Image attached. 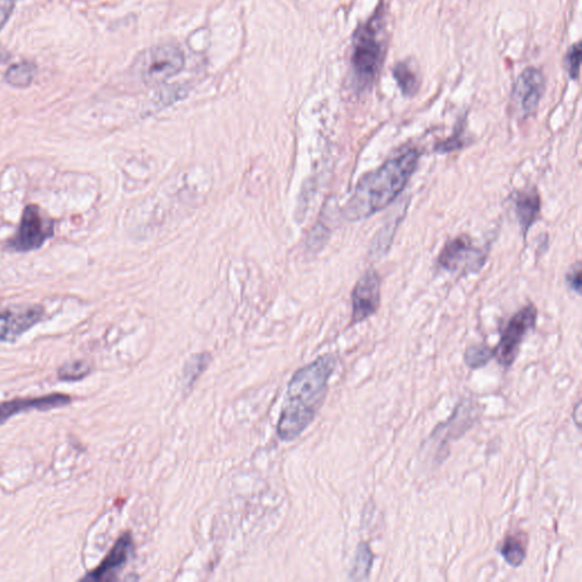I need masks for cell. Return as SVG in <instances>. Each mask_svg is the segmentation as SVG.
<instances>
[{
    "label": "cell",
    "instance_id": "ac0fdd59",
    "mask_svg": "<svg viewBox=\"0 0 582 582\" xmlns=\"http://www.w3.org/2000/svg\"><path fill=\"white\" fill-rule=\"evenodd\" d=\"M493 357V350L488 348L486 345L470 346L464 353V362L470 369L477 370L486 366Z\"/></svg>",
    "mask_w": 582,
    "mask_h": 582
},
{
    "label": "cell",
    "instance_id": "7c38bea8",
    "mask_svg": "<svg viewBox=\"0 0 582 582\" xmlns=\"http://www.w3.org/2000/svg\"><path fill=\"white\" fill-rule=\"evenodd\" d=\"M132 551H134V542H132L131 534L129 533L123 534L115 542L110 553L101 560L100 566L90 571L87 576L83 578V580H112L114 575H117V572L126 566Z\"/></svg>",
    "mask_w": 582,
    "mask_h": 582
},
{
    "label": "cell",
    "instance_id": "5b68a950",
    "mask_svg": "<svg viewBox=\"0 0 582 582\" xmlns=\"http://www.w3.org/2000/svg\"><path fill=\"white\" fill-rule=\"evenodd\" d=\"M537 310L534 305H526L513 315L505 327L499 342L493 350V357L499 366L508 369L515 363L522 342L536 325Z\"/></svg>",
    "mask_w": 582,
    "mask_h": 582
},
{
    "label": "cell",
    "instance_id": "30bf717a",
    "mask_svg": "<svg viewBox=\"0 0 582 582\" xmlns=\"http://www.w3.org/2000/svg\"><path fill=\"white\" fill-rule=\"evenodd\" d=\"M381 280L374 269L364 273L353 291V323L369 319L380 305Z\"/></svg>",
    "mask_w": 582,
    "mask_h": 582
},
{
    "label": "cell",
    "instance_id": "7402d4cb",
    "mask_svg": "<svg viewBox=\"0 0 582 582\" xmlns=\"http://www.w3.org/2000/svg\"><path fill=\"white\" fill-rule=\"evenodd\" d=\"M568 284L571 288L580 294L581 289V269H573L568 275Z\"/></svg>",
    "mask_w": 582,
    "mask_h": 582
},
{
    "label": "cell",
    "instance_id": "e0dca14e",
    "mask_svg": "<svg viewBox=\"0 0 582 582\" xmlns=\"http://www.w3.org/2000/svg\"><path fill=\"white\" fill-rule=\"evenodd\" d=\"M37 67L31 63L15 64L8 68L5 80L15 88H25L31 84L36 76Z\"/></svg>",
    "mask_w": 582,
    "mask_h": 582
},
{
    "label": "cell",
    "instance_id": "5bb4252c",
    "mask_svg": "<svg viewBox=\"0 0 582 582\" xmlns=\"http://www.w3.org/2000/svg\"><path fill=\"white\" fill-rule=\"evenodd\" d=\"M375 555L367 543L361 542L355 551V558L349 579L353 581H366L369 579L372 567H374Z\"/></svg>",
    "mask_w": 582,
    "mask_h": 582
},
{
    "label": "cell",
    "instance_id": "ffe728a7",
    "mask_svg": "<svg viewBox=\"0 0 582 582\" xmlns=\"http://www.w3.org/2000/svg\"><path fill=\"white\" fill-rule=\"evenodd\" d=\"M580 62H581V46L580 44H576L571 46V48L569 49L566 57V66L568 68L569 75L573 80L579 78L580 73Z\"/></svg>",
    "mask_w": 582,
    "mask_h": 582
},
{
    "label": "cell",
    "instance_id": "2e32d148",
    "mask_svg": "<svg viewBox=\"0 0 582 582\" xmlns=\"http://www.w3.org/2000/svg\"><path fill=\"white\" fill-rule=\"evenodd\" d=\"M392 75L404 96H414L420 88L419 75L408 63H397L392 68Z\"/></svg>",
    "mask_w": 582,
    "mask_h": 582
},
{
    "label": "cell",
    "instance_id": "3957f363",
    "mask_svg": "<svg viewBox=\"0 0 582 582\" xmlns=\"http://www.w3.org/2000/svg\"><path fill=\"white\" fill-rule=\"evenodd\" d=\"M381 10L375 13L366 23H364L354 33L352 70L355 84L359 92L370 88L383 66L384 46L379 34L383 32V16Z\"/></svg>",
    "mask_w": 582,
    "mask_h": 582
},
{
    "label": "cell",
    "instance_id": "9c48e42d",
    "mask_svg": "<svg viewBox=\"0 0 582 582\" xmlns=\"http://www.w3.org/2000/svg\"><path fill=\"white\" fill-rule=\"evenodd\" d=\"M545 85V76L538 68L530 66L522 71L513 88V101L522 117L526 118L536 112Z\"/></svg>",
    "mask_w": 582,
    "mask_h": 582
},
{
    "label": "cell",
    "instance_id": "6da1fadb",
    "mask_svg": "<svg viewBox=\"0 0 582 582\" xmlns=\"http://www.w3.org/2000/svg\"><path fill=\"white\" fill-rule=\"evenodd\" d=\"M336 358L323 355L295 372L287 389L277 432L282 442H293L313 422L328 393Z\"/></svg>",
    "mask_w": 582,
    "mask_h": 582
},
{
    "label": "cell",
    "instance_id": "277c9868",
    "mask_svg": "<svg viewBox=\"0 0 582 582\" xmlns=\"http://www.w3.org/2000/svg\"><path fill=\"white\" fill-rule=\"evenodd\" d=\"M185 64V53L181 48L173 45H161L146 50L141 55L138 66L144 83L154 85L178 75Z\"/></svg>",
    "mask_w": 582,
    "mask_h": 582
},
{
    "label": "cell",
    "instance_id": "44dd1931",
    "mask_svg": "<svg viewBox=\"0 0 582 582\" xmlns=\"http://www.w3.org/2000/svg\"><path fill=\"white\" fill-rule=\"evenodd\" d=\"M16 0H0V31L5 27L14 10Z\"/></svg>",
    "mask_w": 582,
    "mask_h": 582
},
{
    "label": "cell",
    "instance_id": "d6986e66",
    "mask_svg": "<svg viewBox=\"0 0 582 582\" xmlns=\"http://www.w3.org/2000/svg\"><path fill=\"white\" fill-rule=\"evenodd\" d=\"M92 371V366L85 361H73L64 364L58 369V379L63 381H78L85 378Z\"/></svg>",
    "mask_w": 582,
    "mask_h": 582
},
{
    "label": "cell",
    "instance_id": "7a4b0ae2",
    "mask_svg": "<svg viewBox=\"0 0 582 582\" xmlns=\"http://www.w3.org/2000/svg\"><path fill=\"white\" fill-rule=\"evenodd\" d=\"M418 162L419 153L410 149L363 177L346 205V218L363 220L386 208L404 190Z\"/></svg>",
    "mask_w": 582,
    "mask_h": 582
},
{
    "label": "cell",
    "instance_id": "52a82bcc",
    "mask_svg": "<svg viewBox=\"0 0 582 582\" xmlns=\"http://www.w3.org/2000/svg\"><path fill=\"white\" fill-rule=\"evenodd\" d=\"M482 250L473 245L468 238L462 237L448 242L440 252L438 263L449 272L473 273L485 264Z\"/></svg>",
    "mask_w": 582,
    "mask_h": 582
},
{
    "label": "cell",
    "instance_id": "8992f818",
    "mask_svg": "<svg viewBox=\"0 0 582 582\" xmlns=\"http://www.w3.org/2000/svg\"><path fill=\"white\" fill-rule=\"evenodd\" d=\"M54 221L50 220L37 205L24 208L19 229L8 242L15 251L38 250L54 235Z\"/></svg>",
    "mask_w": 582,
    "mask_h": 582
},
{
    "label": "cell",
    "instance_id": "4fadbf2b",
    "mask_svg": "<svg viewBox=\"0 0 582 582\" xmlns=\"http://www.w3.org/2000/svg\"><path fill=\"white\" fill-rule=\"evenodd\" d=\"M516 208L522 231L526 234L534 225L541 209V199L536 191L519 192L516 196Z\"/></svg>",
    "mask_w": 582,
    "mask_h": 582
},
{
    "label": "cell",
    "instance_id": "ba28073f",
    "mask_svg": "<svg viewBox=\"0 0 582 582\" xmlns=\"http://www.w3.org/2000/svg\"><path fill=\"white\" fill-rule=\"evenodd\" d=\"M44 315V308L38 305L0 307V342L15 341L40 323Z\"/></svg>",
    "mask_w": 582,
    "mask_h": 582
},
{
    "label": "cell",
    "instance_id": "8fae6325",
    "mask_svg": "<svg viewBox=\"0 0 582 582\" xmlns=\"http://www.w3.org/2000/svg\"><path fill=\"white\" fill-rule=\"evenodd\" d=\"M71 397L66 393H49L40 397L16 398L0 403V425L14 415L30 410H50L71 404Z\"/></svg>",
    "mask_w": 582,
    "mask_h": 582
},
{
    "label": "cell",
    "instance_id": "9a60e30c",
    "mask_svg": "<svg viewBox=\"0 0 582 582\" xmlns=\"http://www.w3.org/2000/svg\"><path fill=\"white\" fill-rule=\"evenodd\" d=\"M499 553L512 568H519L526 558L525 543L517 534H509L500 545Z\"/></svg>",
    "mask_w": 582,
    "mask_h": 582
}]
</instances>
